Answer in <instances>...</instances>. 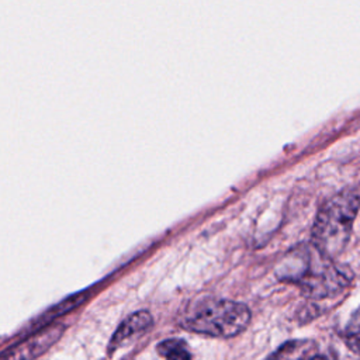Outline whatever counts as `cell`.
<instances>
[{"label":"cell","mask_w":360,"mask_h":360,"mask_svg":"<svg viewBox=\"0 0 360 360\" xmlns=\"http://www.w3.org/2000/svg\"><path fill=\"white\" fill-rule=\"evenodd\" d=\"M277 276L315 300L340 294L352 281L350 274L312 242L291 249L278 263Z\"/></svg>","instance_id":"1"},{"label":"cell","mask_w":360,"mask_h":360,"mask_svg":"<svg viewBox=\"0 0 360 360\" xmlns=\"http://www.w3.org/2000/svg\"><path fill=\"white\" fill-rule=\"evenodd\" d=\"M250 321V309L236 301L202 298L193 302L181 315L180 325L194 333L214 338L239 335Z\"/></svg>","instance_id":"3"},{"label":"cell","mask_w":360,"mask_h":360,"mask_svg":"<svg viewBox=\"0 0 360 360\" xmlns=\"http://www.w3.org/2000/svg\"><path fill=\"white\" fill-rule=\"evenodd\" d=\"M343 339L352 352L360 354V307L352 314L349 322L346 323Z\"/></svg>","instance_id":"8"},{"label":"cell","mask_w":360,"mask_h":360,"mask_svg":"<svg viewBox=\"0 0 360 360\" xmlns=\"http://www.w3.org/2000/svg\"><path fill=\"white\" fill-rule=\"evenodd\" d=\"M360 210V197L354 191H340L318 211L312 226V243L330 259H336L347 246L354 219Z\"/></svg>","instance_id":"2"},{"label":"cell","mask_w":360,"mask_h":360,"mask_svg":"<svg viewBox=\"0 0 360 360\" xmlns=\"http://www.w3.org/2000/svg\"><path fill=\"white\" fill-rule=\"evenodd\" d=\"M156 350L165 360H193L191 352L183 339H165L156 346Z\"/></svg>","instance_id":"7"},{"label":"cell","mask_w":360,"mask_h":360,"mask_svg":"<svg viewBox=\"0 0 360 360\" xmlns=\"http://www.w3.org/2000/svg\"><path fill=\"white\" fill-rule=\"evenodd\" d=\"M152 323L153 319L148 311H138L135 314H131L127 319L121 322V325L112 335L108 345V354H112L115 350H118L134 338H138L142 333L148 332Z\"/></svg>","instance_id":"4"},{"label":"cell","mask_w":360,"mask_h":360,"mask_svg":"<svg viewBox=\"0 0 360 360\" xmlns=\"http://www.w3.org/2000/svg\"><path fill=\"white\" fill-rule=\"evenodd\" d=\"M62 335L60 326H53L3 354L1 360H31L44 353Z\"/></svg>","instance_id":"5"},{"label":"cell","mask_w":360,"mask_h":360,"mask_svg":"<svg viewBox=\"0 0 360 360\" xmlns=\"http://www.w3.org/2000/svg\"><path fill=\"white\" fill-rule=\"evenodd\" d=\"M266 360H329L314 340L294 339L281 345Z\"/></svg>","instance_id":"6"}]
</instances>
